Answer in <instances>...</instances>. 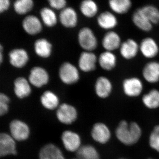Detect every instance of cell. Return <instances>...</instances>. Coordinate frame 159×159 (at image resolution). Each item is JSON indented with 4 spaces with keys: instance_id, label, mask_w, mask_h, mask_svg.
<instances>
[{
    "instance_id": "cell-1",
    "label": "cell",
    "mask_w": 159,
    "mask_h": 159,
    "mask_svg": "<svg viewBox=\"0 0 159 159\" xmlns=\"http://www.w3.org/2000/svg\"><path fill=\"white\" fill-rule=\"evenodd\" d=\"M142 135V129L139 124L135 122L128 123L122 121L116 130L117 139L125 145H132L139 141Z\"/></svg>"
},
{
    "instance_id": "cell-2",
    "label": "cell",
    "mask_w": 159,
    "mask_h": 159,
    "mask_svg": "<svg viewBox=\"0 0 159 159\" xmlns=\"http://www.w3.org/2000/svg\"><path fill=\"white\" fill-rule=\"evenodd\" d=\"M78 40L81 48L86 51H92L97 49L98 40L96 35L88 27L80 29L78 34Z\"/></svg>"
},
{
    "instance_id": "cell-3",
    "label": "cell",
    "mask_w": 159,
    "mask_h": 159,
    "mask_svg": "<svg viewBox=\"0 0 159 159\" xmlns=\"http://www.w3.org/2000/svg\"><path fill=\"white\" fill-rule=\"evenodd\" d=\"M10 135L16 141L22 142L29 139L30 129L25 122L19 119H14L9 123Z\"/></svg>"
},
{
    "instance_id": "cell-4",
    "label": "cell",
    "mask_w": 159,
    "mask_h": 159,
    "mask_svg": "<svg viewBox=\"0 0 159 159\" xmlns=\"http://www.w3.org/2000/svg\"><path fill=\"white\" fill-rule=\"evenodd\" d=\"M57 120L66 125H70L76 121L78 113L76 108L73 106L64 103L58 107L56 111Z\"/></svg>"
},
{
    "instance_id": "cell-5",
    "label": "cell",
    "mask_w": 159,
    "mask_h": 159,
    "mask_svg": "<svg viewBox=\"0 0 159 159\" xmlns=\"http://www.w3.org/2000/svg\"><path fill=\"white\" fill-rule=\"evenodd\" d=\"M143 84L139 77H127L122 81V88L123 93L127 97H139L143 91Z\"/></svg>"
},
{
    "instance_id": "cell-6",
    "label": "cell",
    "mask_w": 159,
    "mask_h": 159,
    "mask_svg": "<svg viewBox=\"0 0 159 159\" xmlns=\"http://www.w3.org/2000/svg\"><path fill=\"white\" fill-rule=\"evenodd\" d=\"M60 79L66 84L76 83L79 79V73L76 66L72 63L66 62L63 63L59 70Z\"/></svg>"
},
{
    "instance_id": "cell-7",
    "label": "cell",
    "mask_w": 159,
    "mask_h": 159,
    "mask_svg": "<svg viewBox=\"0 0 159 159\" xmlns=\"http://www.w3.org/2000/svg\"><path fill=\"white\" fill-rule=\"evenodd\" d=\"M139 50L145 58L153 59L159 54V45L153 38L145 37L142 39L139 44Z\"/></svg>"
},
{
    "instance_id": "cell-8",
    "label": "cell",
    "mask_w": 159,
    "mask_h": 159,
    "mask_svg": "<svg viewBox=\"0 0 159 159\" xmlns=\"http://www.w3.org/2000/svg\"><path fill=\"white\" fill-rule=\"evenodd\" d=\"M16 140L11 136L6 133L0 134V157H1L9 155H16L17 152Z\"/></svg>"
},
{
    "instance_id": "cell-9",
    "label": "cell",
    "mask_w": 159,
    "mask_h": 159,
    "mask_svg": "<svg viewBox=\"0 0 159 159\" xmlns=\"http://www.w3.org/2000/svg\"><path fill=\"white\" fill-rule=\"evenodd\" d=\"M61 140L66 150L70 152H77L81 146L80 137L71 130L64 131L61 134Z\"/></svg>"
},
{
    "instance_id": "cell-10",
    "label": "cell",
    "mask_w": 159,
    "mask_h": 159,
    "mask_svg": "<svg viewBox=\"0 0 159 159\" xmlns=\"http://www.w3.org/2000/svg\"><path fill=\"white\" fill-rule=\"evenodd\" d=\"M29 82L32 85L41 88L48 82L49 76L47 70L39 66L32 68L29 77Z\"/></svg>"
},
{
    "instance_id": "cell-11",
    "label": "cell",
    "mask_w": 159,
    "mask_h": 159,
    "mask_svg": "<svg viewBox=\"0 0 159 159\" xmlns=\"http://www.w3.org/2000/svg\"><path fill=\"white\" fill-rule=\"evenodd\" d=\"M120 55L123 59L130 60L136 57L140 51L139 44L135 40L128 39L122 42L119 49Z\"/></svg>"
},
{
    "instance_id": "cell-12",
    "label": "cell",
    "mask_w": 159,
    "mask_h": 159,
    "mask_svg": "<svg viewBox=\"0 0 159 159\" xmlns=\"http://www.w3.org/2000/svg\"><path fill=\"white\" fill-rule=\"evenodd\" d=\"M98 58L96 54L90 51H84L80 54L78 65L80 69L86 73L95 70Z\"/></svg>"
},
{
    "instance_id": "cell-13",
    "label": "cell",
    "mask_w": 159,
    "mask_h": 159,
    "mask_svg": "<svg viewBox=\"0 0 159 159\" xmlns=\"http://www.w3.org/2000/svg\"><path fill=\"white\" fill-rule=\"evenodd\" d=\"M142 76L144 80L150 84L159 82V61H151L143 67Z\"/></svg>"
},
{
    "instance_id": "cell-14",
    "label": "cell",
    "mask_w": 159,
    "mask_h": 159,
    "mask_svg": "<svg viewBox=\"0 0 159 159\" xmlns=\"http://www.w3.org/2000/svg\"><path fill=\"white\" fill-rule=\"evenodd\" d=\"M113 89L112 83L108 77L100 76L96 80L95 93L99 98L105 99L109 97L112 92Z\"/></svg>"
},
{
    "instance_id": "cell-15",
    "label": "cell",
    "mask_w": 159,
    "mask_h": 159,
    "mask_svg": "<svg viewBox=\"0 0 159 159\" xmlns=\"http://www.w3.org/2000/svg\"><path fill=\"white\" fill-rule=\"evenodd\" d=\"M121 37L117 32L114 31H107L102 39V47L105 51L113 52L119 49L122 44Z\"/></svg>"
},
{
    "instance_id": "cell-16",
    "label": "cell",
    "mask_w": 159,
    "mask_h": 159,
    "mask_svg": "<svg viewBox=\"0 0 159 159\" xmlns=\"http://www.w3.org/2000/svg\"><path fill=\"white\" fill-rule=\"evenodd\" d=\"M97 22L99 27L103 30L112 31L118 26V20L113 12L106 11L98 16Z\"/></svg>"
},
{
    "instance_id": "cell-17",
    "label": "cell",
    "mask_w": 159,
    "mask_h": 159,
    "mask_svg": "<svg viewBox=\"0 0 159 159\" xmlns=\"http://www.w3.org/2000/svg\"><path fill=\"white\" fill-rule=\"evenodd\" d=\"M91 136L94 141L100 144H104L109 141L111 133L109 129L105 124L98 122L93 126Z\"/></svg>"
},
{
    "instance_id": "cell-18",
    "label": "cell",
    "mask_w": 159,
    "mask_h": 159,
    "mask_svg": "<svg viewBox=\"0 0 159 159\" xmlns=\"http://www.w3.org/2000/svg\"><path fill=\"white\" fill-rule=\"evenodd\" d=\"M132 20L138 29L144 32H150L153 29V25L143 13L141 8L134 11Z\"/></svg>"
},
{
    "instance_id": "cell-19",
    "label": "cell",
    "mask_w": 159,
    "mask_h": 159,
    "mask_svg": "<svg viewBox=\"0 0 159 159\" xmlns=\"http://www.w3.org/2000/svg\"><path fill=\"white\" fill-rule=\"evenodd\" d=\"M9 62L17 68H22L26 65L29 60V55L25 50L21 48L14 49L9 54Z\"/></svg>"
},
{
    "instance_id": "cell-20",
    "label": "cell",
    "mask_w": 159,
    "mask_h": 159,
    "mask_svg": "<svg viewBox=\"0 0 159 159\" xmlns=\"http://www.w3.org/2000/svg\"><path fill=\"white\" fill-rule=\"evenodd\" d=\"M39 159H66L61 150L57 145L48 143L41 148Z\"/></svg>"
},
{
    "instance_id": "cell-21",
    "label": "cell",
    "mask_w": 159,
    "mask_h": 159,
    "mask_svg": "<svg viewBox=\"0 0 159 159\" xmlns=\"http://www.w3.org/2000/svg\"><path fill=\"white\" fill-rule=\"evenodd\" d=\"M59 20L61 25L67 28H74L77 25L78 20L76 11L71 7H66L61 10Z\"/></svg>"
},
{
    "instance_id": "cell-22",
    "label": "cell",
    "mask_w": 159,
    "mask_h": 159,
    "mask_svg": "<svg viewBox=\"0 0 159 159\" xmlns=\"http://www.w3.org/2000/svg\"><path fill=\"white\" fill-rule=\"evenodd\" d=\"M22 27L26 33L30 35L39 34L42 29L39 20L34 15H29L25 17L22 21Z\"/></svg>"
},
{
    "instance_id": "cell-23",
    "label": "cell",
    "mask_w": 159,
    "mask_h": 159,
    "mask_svg": "<svg viewBox=\"0 0 159 159\" xmlns=\"http://www.w3.org/2000/svg\"><path fill=\"white\" fill-rule=\"evenodd\" d=\"M98 61L102 70L110 71L116 66L117 57L113 52L105 51L99 55Z\"/></svg>"
},
{
    "instance_id": "cell-24",
    "label": "cell",
    "mask_w": 159,
    "mask_h": 159,
    "mask_svg": "<svg viewBox=\"0 0 159 159\" xmlns=\"http://www.w3.org/2000/svg\"><path fill=\"white\" fill-rule=\"evenodd\" d=\"M14 92L16 97L20 99L29 97L31 92L29 81L25 77H17L14 81Z\"/></svg>"
},
{
    "instance_id": "cell-25",
    "label": "cell",
    "mask_w": 159,
    "mask_h": 159,
    "mask_svg": "<svg viewBox=\"0 0 159 159\" xmlns=\"http://www.w3.org/2000/svg\"><path fill=\"white\" fill-rule=\"evenodd\" d=\"M40 100L42 105L48 110H54L59 107V98L52 91L48 90L44 92Z\"/></svg>"
},
{
    "instance_id": "cell-26",
    "label": "cell",
    "mask_w": 159,
    "mask_h": 159,
    "mask_svg": "<svg viewBox=\"0 0 159 159\" xmlns=\"http://www.w3.org/2000/svg\"><path fill=\"white\" fill-rule=\"evenodd\" d=\"M110 9L115 14H126L131 9L132 2L130 0H110L108 1Z\"/></svg>"
},
{
    "instance_id": "cell-27",
    "label": "cell",
    "mask_w": 159,
    "mask_h": 159,
    "mask_svg": "<svg viewBox=\"0 0 159 159\" xmlns=\"http://www.w3.org/2000/svg\"><path fill=\"white\" fill-rule=\"evenodd\" d=\"M52 45L45 39H39L34 43V50L38 56L42 58H48L52 52Z\"/></svg>"
},
{
    "instance_id": "cell-28",
    "label": "cell",
    "mask_w": 159,
    "mask_h": 159,
    "mask_svg": "<svg viewBox=\"0 0 159 159\" xmlns=\"http://www.w3.org/2000/svg\"><path fill=\"white\" fill-rule=\"evenodd\" d=\"M78 159H100V156L97 149L93 145H81L76 152Z\"/></svg>"
},
{
    "instance_id": "cell-29",
    "label": "cell",
    "mask_w": 159,
    "mask_h": 159,
    "mask_svg": "<svg viewBox=\"0 0 159 159\" xmlns=\"http://www.w3.org/2000/svg\"><path fill=\"white\" fill-rule=\"evenodd\" d=\"M142 102L147 108L154 109L159 107V91L153 89L142 97Z\"/></svg>"
},
{
    "instance_id": "cell-30",
    "label": "cell",
    "mask_w": 159,
    "mask_h": 159,
    "mask_svg": "<svg viewBox=\"0 0 159 159\" xmlns=\"http://www.w3.org/2000/svg\"><path fill=\"white\" fill-rule=\"evenodd\" d=\"M80 10L85 17H93L98 13L99 8L96 2L93 0H84L80 3Z\"/></svg>"
},
{
    "instance_id": "cell-31",
    "label": "cell",
    "mask_w": 159,
    "mask_h": 159,
    "mask_svg": "<svg viewBox=\"0 0 159 159\" xmlns=\"http://www.w3.org/2000/svg\"><path fill=\"white\" fill-rule=\"evenodd\" d=\"M143 13L153 25L159 24V9L152 5H146L141 7Z\"/></svg>"
},
{
    "instance_id": "cell-32",
    "label": "cell",
    "mask_w": 159,
    "mask_h": 159,
    "mask_svg": "<svg viewBox=\"0 0 159 159\" xmlns=\"http://www.w3.org/2000/svg\"><path fill=\"white\" fill-rule=\"evenodd\" d=\"M40 13L43 22L48 27H53L57 24V16L52 9L45 7L40 10Z\"/></svg>"
},
{
    "instance_id": "cell-33",
    "label": "cell",
    "mask_w": 159,
    "mask_h": 159,
    "mask_svg": "<svg viewBox=\"0 0 159 159\" xmlns=\"http://www.w3.org/2000/svg\"><path fill=\"white\" fill-rule=\"evenodd\" d=\"M33 6L34 3L32 0H17L13 4V8L17 14L24 15L31 11Z\"/></svg>"
},
{
    "instance_id": "cell-34",
    "label": "cell",
    "mask_w": 159,
    "mask_h": 159,
    "mask_svg": "<svg viewBox=\"0 0 159 159\" xmlns=\"http://www.w3.org/2000/svg\"><path fill=\"white\" fill-rule=\"evenodd\" d=\"M10 99L8 96L1 93L0 94V115L1 116L8 113L9 111V103Z\"/></svg>"
},
{
    "instance_id": "cell-35",
    "label": "cell",
    "mask_w": 159,
    "mask_h": 159,
    "mask_svg": "<svg viewBox=\"0 0 159 159\" xmlns=\"http://www.w3.org/2000/svg\"><path fill=\"white\" fill-rule=\"evenodd\" d=\"M149 145L152 148L159 152V133L152 131L149 139Z\"/></svg>"
},
{
    "instance_id": "cell-36",
    "label": "cell",
    "mask_w": 159,
    "mask_h": 159,
    "mask_svg": "<svg viewBox=\"0 0 159 159\" xmlns=\"http://www.w3.org/2000/svg\"><path fill=\"white\" fill-rule=\"evenodd\" d=\"M49 5L53 9H63L66 8V2L65 0H49Z\"/></svg>"
},
{
    "instance_id": "cell-37",
    "label": "cell",
    "mask_w": 159,
    "mask_h": 159,
    "mask_svg": "<svg viewBox=\"0 0 159 159\" xmlns=\"http://www.w3.org/2000/svg\"><path fill=\"white\" fill-rule=\"evenodd\" d=\"M10 6L9 0H1L0 1V12L2 13L8 10Z\"/></svg>"
},
{
    "instance_id": "cell-38",
    "label": "cell",
    "mask_w": 159,
    "mask_h": 159,
    "mask_svg": "<svg viewBox=\"0 0 159 159\" xmlns=\"http://www.w3.org/2000/svg\"><path fill=\"white\" fill-rule=\"evenodd\" d=\"M2 45H0V63H2Z\"/></svg>"
},
{
    "instance_id": "cell-39",
    "label": "cell",
    "mask_w": 159,
    "mask_h": 159,
    "mask_svg": "<svg viewBox=\"0 0 159 159\" xmlns=\"http://www.w3.org/2000/svg\"><path fill=\"white\" fill-rule=\"evenodd\" d=\"M78 159V158H77V159Z\"/></svg>"
},
{
    "instance_id": "cell-40",
    "label": "cell",
    "mask_w": 159,
    "mask_h": 159,
    "mask_svg": "<svg viewBox=\"0 0 159 159\" xmlns=\"http://www.w3.org/2000/svg\"></svg>"
},
{
    "instance_id": "cell-41",
    "label": "cell",
    "mask_w": 159,
    "mask_h": 159,
    "mask_svg": "<svg viewBox=\"0 0 159 159\" xmlns=\"http://www.w3.org/2000/svg\"></svg>"
}]
</instances>
